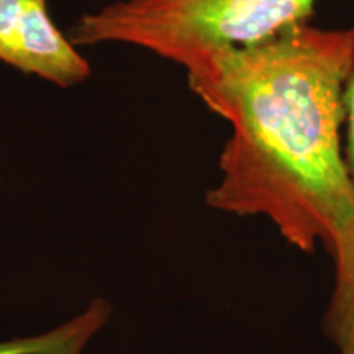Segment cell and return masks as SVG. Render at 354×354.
Segmentation results:
<instances>
[{"mask_svg": "<svg viewBox=\"0 0 354 354\" xmlns=\"http://www.w3.org/2000/svg\"><path fill=\"white\" fill-rule=\"evenodd\" d=\"M112 305L94 299L79 315L55 328L28 336L0 339V354H82L88 343L107 326Z\"/></svg>", "mask_w": 354, "mask_h": 354, "instance_id": "cell-4", "label": "cell"}, {"mask_svg": "<svg viewBox=\"0 0 354 354\" xmlns=\"http://www.w3.org/2000/svg\"><path fill=\"white\" fill-rule=\"evenodd\" d=\"M353 53L354 25L307 21L187 73L190 91L232 127L207 205L263 216L297 251H325L335 276L354 264V184L343 153Z\"/></svg>", "mask_w": 354, "mask_h": 354, "instance_id": "cell-1", "label": "cell"}, {"mask_svg": "<svg viewBox=\"0 0 354 354\" xmlns=\"http://www.w3.org/2000/svg\"><path fill=\"white\" fill-rule=\"evenodd\" d=\"M318 0H115L69 28L74 46L120 43L190 71L218 53L307 24Z\"/></svg>", "mask_w": 354, "mask_h": 354, "instance_id": "cell-2", "label": "cell"}, {"mask_svg": "<svg viewBox=\"0 0 354 354\" xmlns=\"http://www.w3.org/2000/svg\"><path fill=\"white\" fill-rule=\"evenodd\" d=\"M0 63L61 88L92 74L91 63L51 19L48 0H0Z\"/></svg>", "mask_w": 354, "mask_h": 354, "instance_id": "cell-3", "label": "cell"}, {"mask_svg": "<svg viewBox=\"0 0 354 354\" xmlns=\"http://www.w3.org/2000/svg\"><path fill=\"white\" fill-rule=\"evenodd\" d=\"M323 331L335 354H354V264L349 271L335 276Z\"/></svg>", "mask_w": 354, "mask_h": 354, "instance_id": "cell-5", "label": "cell"}, {"mask_svg": "<svg viewBox=\"0 0 354 354\" xmlns=\"http://www.w3.org/2000/svg\"><path fill=\"white\" fill-rule=\"evenodd\" d=\"M343 105H344V138L343 153L344 161L351 180L354 184V53L349 63L346 77L343 84Z\"/></svg>", "mask_w": 354, "mask_h": 354, "instance_id": "cell-6", "label": "cell"}]
</instances>
